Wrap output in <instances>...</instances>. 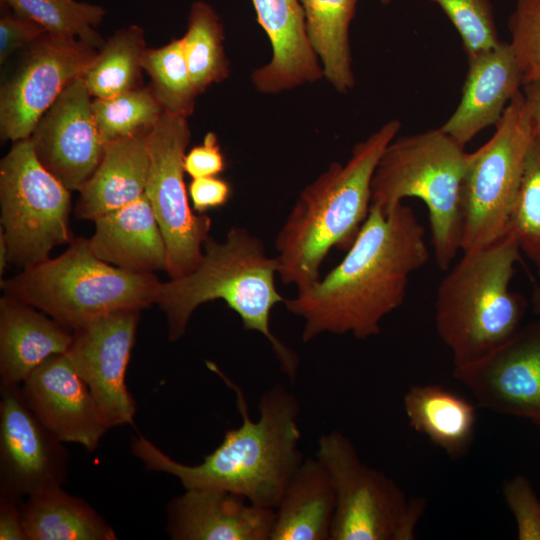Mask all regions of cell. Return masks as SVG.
<instances>
[{
    "mask_svg": "<svg viewBox=\"0 0 540 540\" xmlns=\"http://www.w3.org/2000/svg\"><path fill=\"white\" fill-rule=\"evenodd\" d=\"M441 128L395 137L371 182V204L388 214L405 198L424 202L437 266L447 271L461 250V185L468 153Z\"/></svg>",
    "mask_w": 540,
    "mask_h": 540,
    "instance_id": "obj_6",
    "label": "cell"
},
{
    "mask_svg": "<svg viewBox=\"0 0 540 540\" xmlns=\"http://www.w3.org/2000/svg\"><path fill=\"white\" fill-rule=\"evenodd\" d=\"M523 96L528 105L532 118L540 127V78L530 80L523 84Z\"/></svg>",
    "mask_w": 540,
    "mask_h": 540,
    "instance_id": "obj_41",
    "label": "cell"
},
{
    "mask_svg": "<svg viewBox=\"0 0 540 540\" xmlns=\"http://www.w3.org/2000/svg\"><path fill=\"white\" fill-rule=\"evenodd\" d=\"M21 503L8 497L0 496L1 540H27Z\"/></svg>",
    "mask_w": 540,
    "mask_h": 540,
    "instance_id": "obj_40",
    "label": "cell"
},
{
    "mask_svg": "<svg viewBox=\"0 0 540 540\" xmlns=\"http://www.w3.org/2000/svg\"><path fill=\"white\" fill-rule=\"evenodd\" d=\"M94 223L95 232L88 240L98 258L137 273L166 271L164 237L145 194Z\"/></svg>",
    "mask_w": 540,
    "mask_h": 540,
    "instance_id": "obj_22",
    "label": "cell"
},
{
    "mask_svg": "<svg viewBox=\"0 0 540 540\" xmlns=\"http://www.w3.org/2000/svg\"><path fill=\"white\" fill-rule=\"evenodd\" d=\"M15 13L41 25L48 34L78 39L95 49L104 40L96 28L106 10L101 5L76 0H2Z\"/></svg>",
    "mask_w": 540,
    "mask_h": 540,
    "instance_id": "obj_31",
    "label": "cell"
},
{
    "mask_svg": "<svg viewBox=\"0 0 540 540\" xmlns=\"http://www.w3.org/2000/svg\"><path fill=\"white\" fill-rule=\"evenodd\" d=\"M509 231L514 234L521 252L538 265L540 263V127L536 124L528 148Z\"/></svg>",
    "mask_w": 540,
    "mask_h": 540,
    "instance_id": "obj_33",
    "label": "cell"
},
{
    "mask_svg": "<svg viewBox=\"0 0 540 540\" xmlns=\"http://www.w3.org/2000/svg\"><path fill=\"white\" fill-rule=\"evenodd\" d=\"M0 207L8 263L21 269L74 239L70 190L42 166L29 138L13 142L0 161Z\"/></svg>",
    "mask_w": 540,
    "mask_h": 540,
    "instance_id": "obj_10",
    "label": "cell"
},
{
    "mask_svg": "<svg viewBox=\"0 0 540 540\" xmlns=\"http://www.w3.org/2000/svg\"><path fill=\"white\" fill-rule=\"evenodd\" d=\"M536 267H537L538 273L540 275V263L538 265H536ZM532 302H533L534 311L538 315H540V283L534 289L533 296H532Z\"/></svg>",
    "mask_w": 540,
    "mask_h": 540,
    "instance_id": "obj_43",
    "label": "cell"
},
{
    "mask_svg": "<svg viewBox=\"0 0 540 540\" xmlns=\"http://www.w3.org/2000/svg\"><path fill=\"white\" fill-rule=\"evenodd\" d=\"M400 128L398 119L387 121L358 142L345 163H331L302 189L275 239L284 284L310 287L330 250L351 246L370 210L379 158Z\"/></svg>",
    "mask_w": 540,
    "mask_h": 540,
    "instance_id": "obj_3",
    "label": "cell"
},
{
    "mask_svg": "<svg viewBox=\"0 0 540 540\" xmlns=\"http://www.w3.org/2000/svg\"><path fill=\"white\" fill-rule=\"evenodd\" d=\"M92 111L105 143L150 131L163 113L149 86L93 98Z\"/></svg>",
    "mask_w": 540,
    "mask_h": 540,
    "instance_id": "obj_32",
    "label": "cell"
},
{
    "mask_svg": "<svg viewBox=\"0 0 540 540\" xmlns=\"http://www.w3.org/2000/svg\"><path fill=\"white\" fill-rule=\"evenodd\" d=\"M0 496L22 502L62 487L68 452L27 405L21 386L0 385Z\"/></svg>",
    "mask_w": 540,
    "mask_h": 540,
    "instance_id": "obj_14",
    "label": "cell"
},
{
    "mask_svg": "<svg viewBox=\"0 0 540 540\" xmlns=\"http://www.w3.org/2000/svg\"><path fill=\"white\" fill-rule=\"evenodd\" d=\"M0 3V63L3 64L14 52L30 46L47 32L35 21L15 13L4 1Z\"/></svg>",
    "mask_w": 540,
    "mask_h": 540,
    "instance_id": "obj_37",
    "label": "cell"
},
{
    "mask_svg": "<svg viewBox=\"0 0 540 540\" xmlns=\"http://www.w3.org/2000/svg\"><path fill=\"white\" fill-rule=\"evenodd\" d=\"M149 132L106 143L100 164L79 191L75 208L78 218L94 221L144 196Z\"/></svg>",
    "mask_w": 540,
    "mask_h": 540,
    "instance_id": "obj_23",
    "label": "cell"
},
{
    "mask_svg": "<svg viewBox=\"0 0 540 540\" xmlns=\"http://www.w3.org/2000/svg\"><path fill=\"white\" fill-rule=\"evenodd\" d=\"M37 418L63 443L94 451L110 429L89 387L65 354L49 357L21 385Z\"/></svg>",
    "mask_w": 540,
    "mask_h": 540,
    "instance_id": "obj_17",
    "label": "cell"
},
{
    "mask_svg": "<svg viewBox=\"0 0 540 540\" xmlns=\"http://www.w3.org/2000/svg\"><path fill=\"white\" fill-rule=\"evenodd\" d=\"M225 167V158L214 132H208L203 142L192 147L184 157V170L191 179L217 176Z\"/></svg>",
    "mask_w": 540,
    "mask_h": 540,
    "instance_id": "obj_38",
    "label": "cell"
},
{
    "mask_svg": "<svg viewBox=\"0 0 540 540\" xmlns=\"http://www.w3.org/2000/svg\"><path fill=\"white\" fill-rule=\"evenodd\" d=\"M429 257L425 230L411 207L402 202L385 214L370 206L340 263L284 305L304 321V342L324 333L367 339L402 305L411 275Z\"/></svg>",
    "mask_w": 540,
    "mask_h": 540,
    "instance_id": "obj_1",
    "label": "cell"
},
{
    "mask_svg": "<svg viewBox=\"0 0 540 540\" xmlns=\"http://www.w3.org/2000/svg\"><path fill=\"white\" fill-rule=\"evenodd\" d=\"M521 253L509 231L488 246L463 251L440 282L435 325L454 368L482 359L521 328L526 302L510 290Z\"/></svg>",
    "mask_w": 540,
    "mask_h": 540,
    "instance_id": "obj_5",
    "label": "cell"
},
{
    "mask_svg": "<svg viewBox=\"0 0 540 540\" xmlns=\"http://www.w3.org/2000/svg\"><path fill=\"white\" fill-rule=\"evenodd\" d=\"M191 139L188 118L163 111L147 138L149 171L145 189L166 245L170 279L193 271L203 257L212 221L195 212L184 182V157Z\"/></svg>",
    "mask_w": 540,
    "mask_h": 540,
    "instance_id": "obj_11",
    "label": "cell"
},
{
    "mask_svg": "<svg viewBox=\"0 0 540 540\" xmlns=\"http://www.w3.org/2000/svg\"><path fill=\"white\" fill-rule=\"evenodd\" d=\"M257 20L268 36L271 59L251 74L262 94H278L323 78L322 66L308 39L299 0H252Z\"/></svg>",
    "mask_w": 540,
    "mask_h": 540,
    "instance_id": "obj_20",
    "label": "cell"
},
{
    "mask_svg": "<svg viewBox=\"0 0 540 540\" xmlns=\"http://www.w3.org/2000/svg\"><path fill=\"white\" fill-rule=\"evenodd\" d=\"M98 49L45 33L24 54L0 89V136L29 138L36 123L75 79L83 77Z\"/></svg>",
    "mask_w": 540,
    "mask_h": 540,
    "instance_id": "obj_12",
    "label": "cell"
},
{
    "mask_svg": "<svg viewBox=\"0 0 540 540\" xmlns=\"http://www.w3.org/2000/svg\"><path fill=\"white\" fill-rule=\"evenodd\" d=\"M310 44L322 66L323 78L339 93L355 85L350 25L358 0H299Z\"/></svg>",
    "mask_w": 540,
    "mask_h": 540,
    "instance_id": "obj_27",
    "label": "cell"
},
{
    "mask_svg": "<svg viewBox=\"0 0 540 540\" xmlns=\"http://www.w3.org/2000/svg\"><path fill=\"white\" fill-rule=\"evenodd\" d=\"M142 68L150 89L163 111L189 118L199 93L193 83L181 38L159 48L146 49Z\"/></svg>",
    "mask_w": 540,
    "mask_h": 540,
    "instance_id": "obj_30",
    "label": "cell"
},
{
    "mask_svg": "<svg viewBox=\"0 0 540 540\" xmlns=\"http://www.w3.org/2000/svg\"><path fill=\"white\" fill-rule=\"evenodd\" d=\"M315 457L335 492L331 540L414 539L424 499L407 498L394 480L365 464L342 432L322 434Z\"/></svg>",
    "mask_w": 540,
    "mask_h": 540,
    "instance_id": "obj_9",
    "label": "cell"
},
{
    "mask_svg": "<svg viewBox=\"0 0 540 540\" xmlns=\"http://www.w3.org/2000/svg\"><path fill=\"white\" fill-rule=\"evenodd\" d=\"M410 426L453 458L470 449L476 428L474 405L439 385H413L404 395Z\"/></svg>",
    "mask_w": 540,
    "mask_h": 540,
    "instance_id": "obj_25",
    "label": "cell"
},
{
    "mask_svg": "<svg viewBox=\"0 0 540 540\" xmlns=\"http://www.w3.org/2000/svg\"><path fill=\"white\" fill-rule=\"evenodd\" d=\"M453 375L481 407L540 425V319Z\"/></svg>",
    "mask_w": 540,
    "mask_h": 540,
    "instance_id": "obj_15",
    "label": "cell"
},
{
    "mask_svg": "<svg viewBox=\"0 0 540 540\" xmlns=\"http://www.w3.org/2000/svg\"><path fill=\"white\" fill-rule=\"evenodd\" d=\"M140 312L118 310L82 324L72 330L64 353L89 387L110 428L134 423L136 405L125 379Z\"/></svg>",
    "mask_w": 540,
    "mask_h": 540,
    "instance_id": "obj_13",
    "label": "cell"
},
{
    "mask_svg": "<svg viewBox=\"0 0 540 540\" xmlns=\"http://www.w3.org/2000/svg\"><path fill=\"white\" fill-rule=\"evenodd\" d=\"M92 100L83 77L75 79L38 120L29 137L42 166L70 191L81 190L105 151Z\"/></svg>",
    "mask_w": 540,
    "mask_h": 540,
    "instance_id": "obj_16",
    "label": "cell"
},
{
    "mask_svg": "<svg viewBox=\"0 0 540 540\" xmlns=\"http://www.w3.org/2000/svg\"><path fill=\"white\" fill-rule=\"evenodd\" d=\"M142 27L116 30L98 49L83 76L92 98H108L142 87V58L146 51Z\"/></svg>",
    "mask_w": 540,
    "mask_h": 540,
    "instance_id": "obj_28",
    "label": "cell"
},
{
    "mask_svg": "<svg viewBox=\"0 0 540 540\" xmlns=\"http://www.w3.org/2000/svg\"><path fill=\"white\" fill-rule=\"evenodd\" d=\"M523 84V72L509 42L500 41L469 56L460 102L440 128L465 146L482 130L497 124Z\"/></svg>",
    "mask_w": 540,
    "mask_h": 540,
    "instance_id": "obj_19",
    "label": "cell"
},
{
    "mask_svg": "<svg viewBox=\"0 0 540 540\" xmlns=\"http://www.w3.org/2000/svg\"><path fill=\"white\" fill-rule=\"evenodd\" d=\"M181 40L199 94L229 77L230 64L224 49L223 25L210 4L200 0L192 3L186 32Z\"/></svg>",
    "mask_w": 540,
    "mask_h": 540,
    "instance_id": "obj_29",
    "label": "cell"
},
{
    "mask_svg": "<svg viewBox=\"0 0 540 540\" xmlns=\"http://www.w3.org/2000/svg\"><path fill=\"white\" fill-rule=\"evenodd\" d=\"M206 364L234 391L241 424L227 430L220 445L196 465L172 459L143 435L133 437L132 453L147 470L172 475L185 489L226 490L275 509L304 460L299 449V401L285 386L274 384L262 394L259 417L252 420L239 386L213 362Z\"/></svg>",
    "mask_w": 540,
    "mask_h": 540,
    "instance_id": "obj_2",
    "label": "cell"
},
{
    "mask_svg": "<svg viewBox=\"0 0 540 540\" xmlns=\"http://www.w3.org/2000/svg\"><path fill=\"white\" fill-rule=\"evenodd\" d=\"M27 540H115L111 525L85 500L62 487L43 491L21 503Z\"/></svg>",
    "mask_w": 540,
    "mask_h": 540,
    "instance_id": "obj_26",
    "label": "cell"
},
{
    "mask_svg": "<svg viewBox=\"0 0 540 540\" xmlns=\"http://www.w3.org/2000/svg\"><path fill=\"white\" fill-rule=\"evenodd\" d=\"M505 502L514 516L519 540H540V499L524 475H516L503 487Z\"/></svg>",
    "mask_w": 540,
    "mask_h": 540,
    "instance_id": "obj_36",
    "label": "cell"
},
{
    "mask_svg": "<svg viewBox=\"0 0 540 540\" xmlns=\"http://www.w3.org/2000/svg\"><path fill=\"white\" fill-rule=\"evenodd\" d=\"M437 4L460 35L467 57L499 42L491 0H430Z\"/></svg>",
    "mask_w": 540,
    "mask_h": 540,
    "instance_id": "obj_34",
    "label": "cell"
},
{
    "mask_svg": "<svg viewBox=\"0 0 540 540\" xmlns=\"http://www.w3.org/2000/svg\"><path fill=\"white\" fill-rule=\"evenodd\" d=\"M160 281L98 258L89 240L74 238L55 258L1 280L4 295L44 312L70 330L123 309L154 304Z\"/></svg>",
    "mask_w": 540,
    "mask_h": 540,
    "instance_id": "obj_7",
    "label": "cell"
},
{
    "mask_svg": "<svg viewBox=\"0 0 540 540\" xmlns=\"http://www.w3.org/2000/svg\"><path fill=\"white\" fill-rule=\"evenodd\" d=\"M8 263V249L5 238L0 231V273L2 274Z\"/></svg>",
    "mask_w": 540,
    "mask_h": 540,
    "instance_id": "obj_42",
    "label": "cell"
},
{
    "mask_svg": "<svg viewBox=\"0 0 540 540\" xmlns=\"http://www.w3.org/2000/svg\"><path fill=\"white\" fill-rule=\"evenodd\" d=\"M72 330L35 307L0 299V385L21 386L49 357L64 354Z\"/></svg>",
    "mask_w": 540,
    "mask_h": 540,
    "instance_id": "obj_21",
    "label": "cell"
},
{
    "mask_svg": "<svg viewBox=\"0 0 540 540\" xmlns=\"http://www.w3.org/2000/svg\"><path fill=\"white\" fill-rule=\"evenodd\" d=\"M534 125L520 91L491 138L468 153L460 194L461 251L488 246L509 232Z\"/></svg>",
    "mask_w": 540,
    "mask_h": 540,
    "instance_id": "obj_8",
    "label": "cell"
},
{
    "mask_svg": "<svg viewBox=\"0 0 540 540\" xmlns=\"http://www.w3.org/2000/svg\"><path fill=\"white\" fill-rule=\"evenodd\" d=\"M509 30L524 83L540 78V0H516Z\"/></svg>",
    "mask_w": 540,
    "mask_h": 540,
    "instance_id": "obj_35",
    "label": "cell"
},
{
    "mask_svg": "<svg viewBox=\"0 0 540 540\" xmlns=\"http://www.w3.org/2000/svg\"><path fill=\"white\" fill-rule=\"evenodd\" d=\"M278 270L277 258L268 256L263 241L246 228L231 227L221 242L209 235L198 266L158 287L154 304L166 316L169 339L184 336L200 305L222 300L240 317L245 330L267 339L281 371L294 383L299 357L272 332L270 324L273 307L285 301L275 285Z\"/></svg>",
    "mask_w": 540,
    "mask_h": 540,
    "instance_id": "obj_4",
    "label": "cell"
},
{
    "mask_svg": "<svg viewBox=\"0 0 540 540\" xmlns=\"http://www.w3.org/2000/svg\"><path fill=\"white\" fill-rule=\"evenodd\" d=\"M192 209L205 213L224 206L230 199V183L217 176L193 178L187 187Z\"/></svg>",
    "mask_w": 540,
    "mask_h": 540,
    "instance_id": "obj_39",
    "label": "cell"
},
{
    "mask_svg": "<svg viewBox=\"0 0 540 540\" xmlns=\"http://www.w3.org/2000/svg\"><path fill=\"white\" fill-rule=\"evenodd\" d=\"M335 511L330 476L317 457L306 458L274 509L270 540H329Z\"/></svg>",
    "mask_w": 540,
    "mask_h": 540,
    "instance_id": "obj_24",
    "label": "cell"
},
{
    "mask_svg": "<svg viewBox=\"0 0 540 540\" xmlns=\"http://www.w3.org/2000/svg\"><path fill=\"white\" fill-rule=\"evenodd\" d=\"M382 4H389L392 0H379Z\"/></svg>",
    "mask_w": 540,
    "mask_h": 540,
    "instance_id": "obj_44",
    "label": "cell"
},
{
    "mask_svg": "<svg viewBox=\"0 0 540 540\" xmlns=\"http://www.w3.org/2000/svg\"><path fill=\"white\" fill-rule=\"evenodd\" d=\"M274 509L221 489L192 488L167 506V527L174 540H270Z\"/></svg>",
    "mask_w": 540,
    "mask_h": 540,
    "instance_id": "obj_18",
    "label": "cell"
}]
</instances>
